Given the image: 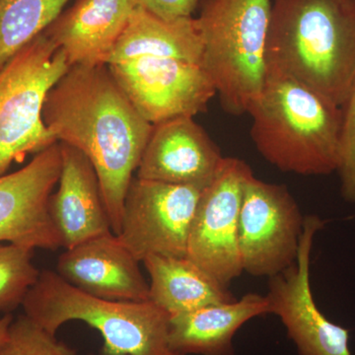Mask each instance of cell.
Segmentation results:
<instances>
[{"instance_id":"cb8c5ba5","label":"cell","mask_w":355,"mask_h":355,"mask_svg":"<svg viewBox=\"0 0 355 355\" xmlns=\"http://www.w3.org/2000/svg\"><path fill=\"white\" fill-rule=\"evenodd\" d=\"M137 6L164 20L193 17L200 0H135Z\"/></svg>"},{"instance_id":"9c48e42d","label":"cell","mask_w":355,"mask_h":355,"mask_svg":"<svg viewBox=\"0 0 355 355\" xmlns=\"http://www.w3.org/2000/svg\"><path fill=\"white\" fill-rule=\"evenodd\" d=\"M133 107L151 125L207 111L217 94L202 65L173 58L142 57L108 64Z\"/></svg>"},{"instance_id":"d6986e66","label":"cell","mask_w":355,"mask_h":355,"mask_svg":"<svg viewBox=\"0 0 355 355\" xmlns=\"http://www.w3.org/2000/svg\"><path fill=\"white\" fill-rule=\"evenodd\" d=\"M142 57L179 58L202 64V41L197 19L164 20L135 7L108 64Z\"/></svg>"},{"instance_id":"e0dca14e","label":"cell","mask_w":355,"mask_h":355,"mask_svg":"<svg viewBox=\"0 0 355 355\" xmlns=\"http://www.w3.org/2000/svg\"><path fill=\"white\" fill-rule=\"evenodd\" d=\"M270 314L266 296L248 293L238 300L170 317L168 340L179 355H234L233 338L250 320Z\"/></svg>"},{"instance_id":"d4e9b609","label":"cell","mask_w":355,"mask_h":355,"mask_svg":"<svg viewBox=\"0 0 355 355\" xmlns=\"http://www.w3.org/2000/svg\"><path fill=\"white\" fill-rule=\"evenodd\" d=\"M13 321L14 318L12 315L8 314V313H7L6 316L0 318V352L3 349L7 340H8L10 327Z\"/></svg>"},{"instance_id":"7402d4cb","label":"cell","mask_w":355,"mask_h":355,"mask_svg":"<svg viewBox=\"0 0 355 355\" xmlns=\"http://www.w3.org/2000/svg\"><path fill=\"white\" fill-rule=\"evenodd\" d=\"M0 355H77L76 350L40 328L27 316L18 317Z\"/></svg>"},{"instance_id":"ba28073f","label":"cell","mask_w":355,"mask_h":355,"mask_svg":"<svg viewBox=\"0 0 355 355\" xmlns=\"http://www.w3.org/2000/svg\"><path fill=\"white\" fill-rule=\"evenodd\" d=\"M207 184H176L135 177L116 238L142 263L147 257H187L189 235Z\"/></svg>"},{"instance_id":"603a6c76","label":"cell","mask_w":355,"mask_h":355,"mask_svg":"<svg viewBox=\"0 0 355 355\" xmlns=\"http://www.w3.org/2000/svg\"><path fill=\"white\" fill-rule=\"evenodd\" d=\"M340 109V160L336 172L343 198L347 202L355 203V83Z\"/></svg>"},{"instance_id":"ac0fdd59","label":"cell","mask_w":355,"mask_h":355,"mask_svg":"<svg viewBox=\"0 0 355 355\" xmlns=\"http://www.w3.org/2000/svg\"><path fill=\"white\" fill-rule=\"evenodd\" d=\"M142 263L150 279L149 300L170 316L235 300L228 287L188 257L153 254Z\"/></svg>"},{"instance_id":"2e32d148","label":"cell","mask_w":355,"mask_h":355,"mask_svg":"<svg viewBox=\"0 0 355 355\" xmlns=\"http://www.w3.org/2000/svg\"><path fill=\"white\" fill-rule=\"evenodd\" d=\"M135 7V0H76L44 33L69 67L107 65Z\"/></svg>"},{"instance_id":"9a60e30c","label":"cell","mask_w":355,"mask_h":355,"mask_svg":"<svg viewBox=\"0 0 355 355\" xmlns=\"http://www.w3.org/2000/svg\"><path fill=\"white\" fill-rule=\"evenodd\" d=\"M62 171L58 190L49 200V214L65 249L112 232L99 180L89 159L60 142Z\"/></svg>"},{"instance_id":"7c38bea8","label":"cell","mask_w":355,"mask_h":355,"mask_svg":"<svg viewBox=\"0 0 355 355\" xmlns=\"http://www.w3.org/2000/svg\"><path fill=\"white\" fill-rule=\"evenodd\" d=\"M62 171L60 142L18 171L0 176V243L55 251L62 246L49 200Z\"/></svg>"},{"instance_id":"6da1fadb","label":"cell","mask_w":355,"mask_h":355,"mask_svg":"<svg viewBox=\"0 0 355 355\" xmlns=\"http://www.w3.org/2000/svg\"><path fill=\"white\" fill-rule=\"evenodd\" d=\"M43 121L58 142L78 149L94 167L112 232L153 125L142 118L108 65H72L46 94Z\"/></svg>"},{"instance_id":"30bf717a","label":"cell","mask_w":355,"mask_h":355,"mask_svg":"<svg viewBox=\"0 0 355 355\" xmlns=\"http://www.w3.org/2000/svg\"><path fill=\"white\" fill-rule=\"evenodd\" d=\"M252 174L245 161L224 157L202 191L189 235L187 257L225 287L244 272L238 226L243 189Z\"/></svg>"},{"instance_id":"ffe728a7","label":"cell","mask_w":355,"mask_h":355,"mask_svg":"<svg viewBox=\"0 0 355 355\" xmlns=\"http://www.w3.org/2000/svg\"><path fill=\"white\" fill-rule=\"evenodd\" d=\"M70 0H0V69L53 22Z\"/></svg>"},{"instance_id":"7a4b0ae2","label":"cell","mask_w":355,"mask_h":355,"mask_svg":"<svg viewBox=\"0 0 355 355\" xmlns=\"http://www.w3.org/2000/svg\"><path fill=\"white\" fill-rule=\"evenodd\" d=\"M266 67L342 107L355 83V0H273Z\"/></svg>"},{"instance_id":"8fae6325","label":"cell","mask_w":355,"mask_h":355,"mask_svg":"<svg viewBox=\"0 0 355 355\" xmlns=\"http://www.w3.org/2000/svg\"><path fill=\"white\" fill-rule=\"evenodd\" d=\"M324 221L305 216L297 259L284 272L268 279L266 297L270 314L286 327L298 355H352L349 330L330 321L316 304L310 282L311 253L315 236Z\"/></svg>"},{"instance_id":"44dd1931","label":"cell","mask_w":355,"mask_h":355,"mask_svg":"<svg viewBox=\"0 0 355 355\" xmlns=\"http://www.w3.org/2000/svg\"><path fill=\"white\" fill-rule=\"evenodd\" d=\"M34 250L0 243V312L10 313L24 302L40 270L33 263Z\"/></svg>"},{"instance_id":"277c9868","label":"cell","mask_w":355,"mask_h":355,"mask_svg":"<svg viewBox=\"0 0 355 355\" xmlns=\"http://www.w3.org/2000/svg\"><path fill=\"white\" fill-rule=\"evenodd\" d=\"M24 315L57 335L67 322L81 321L101 335L104 355H179L168 340L170 315L153 301L108 300L89 295L44 270L22 304Z\"/></svg>"},{"instance_id":"5b68a950","label":"cell","mask_w":355,"mask_h":355,"mask_svg":"<svg viewBox=\"0 0 355 355\" xmlns=\"http://www.w3.org/2000/svg\"><path fill=\"white\" fill-rule=\"evenodd\" d=\"M273 0H200L202 65L226 112L248 113L266 74Z\"/></svg>"},{"instance_id":"8992f818","label":"cell","mask_w":355,"mask_h":355,"mask_svg":"<svg viewBox=\"0 0 355 355\" xmlns=\"http://www.w3.org/2000/svg\"><path fill=\"white\" fill-rule=\"evenodd\" d=\"M69 67L44 31L0 69V176L57 144L42 113L49 91Z\"/></svg>"},{"instance_id":"52a82bcc","label":"cell","mask_w":355,"mask_h":355,"mask_svg":"<svg viewBox=\"0 0 355 355\" xmlns=\"http://www.w3.org/2000/svg\"><path fill=\"white\" fill-rule=\"evenodd\" d=\"M304 218L286 186L253 173L243 189L238 226L243 272L270 279L293 265Z\"/></svg>"},{"instance_id":"5bb4252c","label":"cell","mask_w":355,"mask_h":355,"mask_svg":"<svg viewBox=\"0 0 355 355\" xmlns=\"http://www.w3.org/2000/svg\"><path fill=\"white\" fill-rule=\"evenodd\" d=\"M223 156L209 135L191 116L154 125L137 177L176 184H207Z\"/></svg>"},{"instance_id":"4fadbf2b","label":"cell","mask_w":355,"mask_h":355,"mask_svg":"<svg viewBox=\"0 0 355 355\" xmlns=\"http://www.w3.org/2000/svg\"><path fill=\"white\" fill-rule=\"evenodd\" d=\"M139 263L114 233H108L67 249L58 257L57 272L89 295L142 302L149 300V282Z\"/></svg>"},{"instance_id":"3957f363","label":"cell","mask_w":355,"mask_h":355,"mask_svg":"<svg viewBox=\"0 0 355 355\" xmlns=\"http://www.w3.org/2000/svg\"><path fill=\"white\" fill-rule=\"evenodd\" d=\"M248 114L257 150L280 171L324 176L338 170L342 109L316 91L266 67Z\"/></svg>"},{"instance_id":"484cf974","label":"cell","mask_w":355,"mask_h":355,"mask_svg":"<svg viewBox=\"0 0 355 355\" xmlns=\"http://www.w3.org/2000/svg\"><path fill=\"white\" fill-rule=\"evenodd\" d=\"M88 355H104V354H101V352H100V354H90Z\"/></svg>"}]
</instances>
